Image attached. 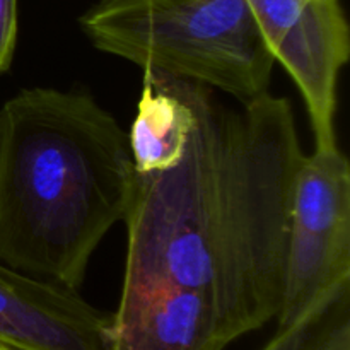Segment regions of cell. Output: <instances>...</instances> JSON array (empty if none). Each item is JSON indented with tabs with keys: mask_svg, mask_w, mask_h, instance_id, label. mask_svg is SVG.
Here are the masks:
<instances>
[{
	"mask_svg": "<svg viewBox=\"0 0 350 350\" xmlns=\"http://www.w3.org/2000/svg\"><path fill=\"white\" fill-rule=\"evenodd\" d=\"M191 108L180 161L135 174L123 287L204 296L231 337L275 320L294 178L303 161L293 106L270 92L229 108L180 79Z\"/></svg>",
	"mask_w": 350,
	"mask_h": 350,
	"instance_id": "obj_1",
	"label": "cell"
},
{
	"mask_svg": "<svg viewBox=\"0 0 350 350\" xmlns=\"http://www.w3.org/2000/svg\"><path fill=\"white\" fill-rule=\"evenodd\" d=\"M133 183L129 133L91 94L21 89L0 108V262L79 291Z\"/></svg>",
	"mask_w": 350,
	"mask_h": 350,
	"instance_id": "obj_2",
	"label": "cell"
},
{
	"mask_svg": "<svg viewBox=\"0 0 350 350\" xmlns=\"http://www.w3.org/2000/svg\"><path fill=\"white\" fill-rule=\"evenodd\" d=\"M94 48L248 103L275 60L246 0H98L79 19Z\"/></svg>",
	"mask_w": 350,
	"mask_h": 350,
	"instance_id": "obj_3",
	"label": "cell"
},
{
	"mask_svg": "<svg viewBox=\"0 0 350 350\" xmlns=\"http://www.w3.org/2000/svg\"><path fill=\"white\" fill-rule=\"evenodd\" d=\"M350 286V164L338 147L304 154L291 200L277 328Z\"/></svg>",
	"mask_w": 350,
	"mask_h": 350,
	"instance_id": "obj_4",
	"label": "cell"
},
{
	"mask_svg": "<svg viewBox=\"0 0 350 350\" xmlns=\"http://www.w3.org/2000/svg\"><path fill=\"white\" fill-rule=\"evenodd\" d=\"M273 60L299 89L314 149L338 147L337 84L350 57V31L340 0H246Z\"/></svg>",
	"mask_w": 350,
	"mask_h": 350,
	"instance_id": "obj_5",
	"label": "cell"
},
{
	"mask_svg": "<svg viewBox=\"0 0 350 350\" xmlns=\"http://www.w3.org/2000/svg\"><path fill=\"white\" fill-rule=\"evenodd\" d=\"M113 313L79 291L0 262V344L23 350H109Z\"/></svg>",
	"mask_w": 350,
	"mask_h": 350,
	"instance_id": "obj_6",
	"label": "cell"
},
{
	"mask_svg": "<svg viewBox=\"0 0 350 350\" xmlns=\"http://www.w3.org/2000/svg\"><path fill=\"white\" fill-rule=\"evenodd\" d=\"M234 338L212 304L171 286L123 287L109 350H224Z\"/></svg>",
	"mask_w": 350,
	"mask_h": 350,
	"instance_id": "obj_7",
	"label": "cell"
},
{
	"mask_svg": "<svg viewBox=\"0 0 350 350\" xmlns=\"http://www.w3.org/2000/svg\"><path fill=\"white\" fill-rule=\"evenodd\" d=\"M191 108L180 79L144 70L137 115L129 133L135 174H152L180 161L190 135Z\"/></svg>",
	"mask_w": 350,
	"mask_h": 350,
	"instance_id": "obj_8",
	"label": "cell"
},
{
	"mask_svg": "<svg viewBox=\"0 0 350 350\" xmlns=\"http://www.w3.org/2000/svg\"><path fill=\"white\" fill-rule=\"evenodd\" d=\"M260 350H350V286L275 335Z\"/></svg>",
	"mask_w": 350,
	"mask_h": 350,
	"instance_id": "obj_9",
	"label": "cell"
},
{
	"mask_svg": "<svg viewBox=\"0 0 350 350\" xmlns=\"http://www.w3.org/2000/svg\"><path fill=\"white\" fill-rule=\"evenodd\" d=\"M17 43V0H0V74L10 68Z\"/></svg>",
	"mask_w": 350,
	"mask_h": 350,
	"instance_id": "obj_10",
	"label": "cell"
},
{
	"mask_svg": "<svg viewBox=\"0 0 350 350\" xmlns=\"http://www.w3.org/2000/svg\"><path fill=\"white\" fill-rule=\"evenodd\" d=\"M0 350H23V349H17V347H12V345H5V344H0Z\"/></svg>",
	"mask_w": 350,
	"mask_h": 350,
	"instance_id": "obj_11",
	"label": "cell"
}]
</instances>
